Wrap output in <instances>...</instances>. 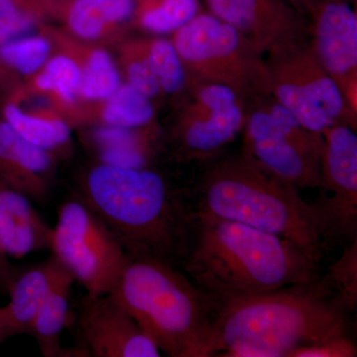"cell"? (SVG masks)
<instances>
[{
	"label": "cell",
	"instance_id": "6da1fadb",
	"mask_svg": "<svg viewBox=\"0 0 357 357\" xmlns=\"http://www.w3.org/2000/svg\"><path fill=\"white\" fill-rule=\"evenodd\" d=\"M319 260L284 237L189 206L177 266L215 301L314 280Z\"/></svg>",
	"mask_w": 357,
	"mask_h": 357
},
{
	"label": "cell",
	"instance_id": "7a4b0ae2",
	"mask_svg": "<svg viewBox=\"0 0 357 357\" xmlns=\"http://www.w3.org/2000/svg\"><path fill=\"white\" fill-rule=\"evenodd\" d=\"M215 304V356L289 357L300 347L351 335V314L321 275L304 283Z\"/></svg>",
	"mask_w": 357,
	"mask_h": 357
},
{
	"label": "cell",
	"instance_id": "3957f363",
	"mask_svg": "<svg viewBox=\"0 0 357 357\" xmlns=\"http://www.w3.org/2000/svg\"><path fill=\"white\" fill-rule=\"evenodd\" d=\"M190 208L284 237L321 261L333 243L318 203L243 151L206 168Z\"/></svg>",
	"mask_w": 357,
	"mask_h": 357
},
{
	"label": "cell",
	"instance_id": "277c9868",
	"mask_svg": "<svg viewBox=\"0 0 357 357\" xmlns=\"http://www.w3.org/2000/svg\"><path fill=\"white\" fill-rule=\"evenodd\" d=\"M77 197L107 225L129 256L178 265L189 204L159 173L98 163L84 176Z\"/></svg>",
	"mask_w": 357,
	"mask_h": 357
},
{
	"label": "cell",
	"instance_id": "5b68a950",
	"mask_svg": "<svg viewBox=\"0 0 357 357\" xmlns=\"http://www.w3.org/2000/svg\"><path fill=\"white\" fill-rule=\"evenodd\" d=\"M109 294L166 356H215V301L177 265L129 256Z\"/></svg>",
	"mask_w": 357,
	"mask_h": 357
},
{
	"label": "cell",
	"instance_id": "8992f818",
	"mask_svg": "<svg viewBox=\"0 0 357 357\" xmlns=\"http://www.w3.org/2000/svg\"><path fill=\"white\" fill-rule=\"evenodd\" d=\"M174 33L172 44L197 83L223 84L241 100L270 96L262 54L227 23L199 13Z\"/></svg>",
	"mask_w": 357,
	"mask_h": 357
},
{
	"label": "cell",
	"instance_id": "52a82bcc",
	"mask_svg": "<svg viewBox=\"0 0 357 357\" xmlns=\"http://www.w3.org/2000/svg\"><path fill=\"white\" fill-rule=\"evenodd\" d=\"M267 55L270 96L304 128L319 134L337 122L356 128V114L317 60L310 44L298 42Z\"/></svg>",
	"mask_w": 357,
	"mask_h": 357
},
{
	"label": "cell",
	"instance_id": "ba28073f",
	"mask_svg": "<svg viewBox=\"0 0 357 357\" xmlns=\"http://www.w3.org/2000/svg\"><path fill=\"white\" fill-rule=\"evenodd\" d=\"M50 250L93 296L109 294L129 259L112 230L77 197L59 208Z\"/></svg>",
	"mask_w": 357,
	"mask_h": 357
},
{
	"label": "cell",
	"instance_id": "9c48e42d",
	"mask_svg": "<svg viewBox=\"0 0 357 357\" xmlns=\"http://www.w3.org/2000/svg\"><path fill=\"white\" fill-rule=\"evenodd\" d=\"M243 151L298 189L319 188L323 135L312 132L278 102L246 116Z\"/></svg>",
	"mask_w": 357,
	"mask_h": 357
},
{
	"label": "cell",
	"instance_id": "30bf717a",
	"mask_svg": "<svg viewBox=\"0 0 357 357\" xmlns=\"http://www.w3.org/2000/svg\"><path fill=\"white\" fill-rule=\"evenodd\" d=\"M241 100L229 86L197 83L194 102L174 132L181 158L211 159L236 139L246 121Z\"/></svg>",
	"mask_w": 357,
	"mask_h": 357
},
{
	"label": "cell",
	"instance_id": "8fae6325",
	"mask_svg": "<svg viewBox=\"0 0 357 357\" xmlns=\"http://www.w3.org/2000/svg\"><path fill=\"white\" fill-rule=\"evenodd\" d=\"M324 139L319 188L331 196L317 203L332 232L333 243L357 236V135L356 128L337 122L321 133Z\"/></svg>",
	"mask_w": 357,
	"mask_h": 357
},
{
	"label": "cell",
	"instance_id": "7c38bea8",
	"mask_svg": "<svg viewBox=\"0 0 357 357\" xmlns=\"http://www.w3.org/2000/svg\"><path fill=\"white\" fill-rule=\"evenodd\" d=\"M312 42L310 44L323 69L342 91L356 114L357 17L347 1L312 2Z\"/></svg>",
	"mask_w": 357,
	"mask_h": 357
},
{
	"label": "cell",
	"instance_id": "4fadbf2b",
	"mask_svg": "<svg viewBox=\"0 0 357 357\" xmlns=\"http://www.w3.org/2000/svg\"><path fill=\"white\" fill-rule=\"evenodd\" d=\"M208 13L234 27L262 54L298 42L309 32L300 11L284 0H204Z\"/></svg>",
	"mask_w": 357,
	"mask_h": 357
},
{
	"label": "cell",
	"instance_id": "5bb4252c",
	"mask_svg": "<svg viewBox=\"0 0 357 357\" xmlns=\"http://www.w3.org/2000/svg\"><path fill=\"white\" fill-rule=\"evenodd\" d=\"M79 326L89 356L158 357L159 347L109 294H86L77 306Z\"/></svg>",
	"mask_w": 357,
	"mask_h": 357
},
{
	"label": "cell",
	"instance_id": "9a60e30c",
	"mask_svg": "<svg viewBox=\"0 0 357 357\" xmlns=\"http://www.w3.org/2000/svg\"><path fill=\"white\" fill-rule=\"evenodd\" d=\"M53 155L28 142L0 121V184L44 203L50 192Z\"/></svg>",
	"mask_w": 357,
	"mask_h": 357
},
{
	"label": "cell",
	"instance_id": "2e32d148",
	"mask_svg": "<svg viewBox=\"0 0 357 357\" xmlns=\"http://www.w3.org/2000/svg\"><path fill=\"white\" fill-rule=\"evenodd\" d=\"M31 199L0 184V244L8 257L50 250L53 227L30 203Z\"/></svg>",
	"mask_w": 357,
	"mask_h": 357
},
{
	"label": "cell",
	"instance_id": "e0dca14e",
	"mask_svg": "<svg viewBox=\"0 0 357 357\" xmlns=\"http://www.w3.org/2000/svg\"><path fill=\"white\" fill-rule=\"evenodd\" d=\"M68 273L63 265L51 255L48 259L16 276L8 292L10 295L8 304L0 307V314L11 335L28 333L39 307Z\"/></svg>",
	"mask_w": 357,
	"mask_h": 357
},
{
	"label": "cell",
	"instance_id": "ac0fdd59",
	"mask_svg": "<svg viewBox=\"0 0 357 357\" xmlns=\"http://www.w3.org/2000/svg\"><path fill=\"white\" fill-rule=\"evenodd\" d=\"M139 129L105 124L95 129L89 139L100 163L119 168H147L153 154V136Z\"/></svg>",
	"mask_w": 357,
	"mask_h": 357
},
{
	"label": "cell",
	"instance_id": "d6986e66",
	"mask_svg": "<svg viewBox=\"0 0 357 357\" xmlns=\"http://www.w3.org/2000/svg\"><path fill=\"white\" fill-rule=\"evenodd\" d=\"M74 283V277L70 273L66 275L45 299L30 326L28 333L36 340L42 356H67V349H63L61 337L69 319Z\"/></svg>",
	"mask_w": 357,
	"mask_h": 357
},
{
	"label": "cell",
	"instance_id": "ffe728a7",
	"mask_svg": "<svg viewBox=\"0 0 357 357\" xmlns=\"http://www.w3.org/2000/svg\"><path fill=\"white\" fill-rule=\"evenodd\" d=\"M135 9V0H72L66 20L79 38L96 40L128 20Z\"/></svg>",
	"mask_w": 357,
	"mask_h": 357
},
{
	"label": "cell",
	"instance_id": "44dd1931",
	"mask_svg": "<svg viewBox=\"0 0 357 357\" xmlns=\"http://www.w3.org/2000/svg\"><path fill=\"white\" fill-rule=\"evenodd\" d=\"M4 117L21 137L50 153L64 149L70 143L69 126L58 117L29 114L14 105H7Z\"/></svg>",
	"mask_w": 357,
	"mask_h": 357
},
{
	"label": "cell",
	"instance_id": "7402d4cb",
	"mask_svg": "<svg viewBox=\"0 0 357 357\" xmlns=\"http://www.w3.org/2000/svg\"><path fill=\"white\" fill-rule=\"evenodd\" d=\"M198 13V0H140L134 14L143 29L166 34L177 31Z\"/></svg>",
	"mask_w": 357,
	"mask_h": 357
},
{
	"label": "cell",
	"instance_id": "603a6c76",
	"mask_svg": "<svg viewBox=\"0 0 357 357\" xmlns=\"http://www.w3.org/2000/svg\"><path fill=\"white\" fill-rule=\"evenodd\" d=\"M105 126L126 128H142L154 117L150 98L129 84H124L105 100L102 112Z\"/></svg>",
	"mask_w": 357,
	"mask_h": 357
},
{
	"label": "cell",
	"instance_id": "cb8c5ba5",
	"mask_svg": "<svg viewBox=\"0 0 357 357\" xmlns=\"http://www.w3.org/2000/svg\"><path fill=\"white\" fill-rule=\"evenodd\" d=\"M121 86V74L112 56L100 49L91 51L82 67L79 98L105 100Z\"/></svg>",
	"mask_w": 357,
	"mask_h": 357
},
{
	"label": "cell",
	"instance_id": "d4e9b609",
	"mask_svg": "<svg viewBox=\"0 0 357 357\" xmlns=\"http://www.w3.org/2000/svg\"><path fill=\"white\" fill-rule=\"evenodd\" d=\"M321 280L330 289L340 304L351 314L357 307V236L345 243L340 258L321 274Z\"/></svg>",
	"mask_w": 357,
	"mask_h": 357
},
{
	"label": "cell",
	"instance_id": "484cf974",
	"mask_svg": "<svg viewBox=\"0 0 357 357\" xmlns=\"http://www.w3.org/2000/svg\"><path fill=\"white\" fill-rule=\"evenodd\" d=\"M81 77L82 67L75 59L59 55L45 63L35 86L41 91L53 93L65 105H73L79 98Z\"/></svg>",
	"mask_w": 357,
	"mask_h": 357
},
{
	"label": "cell",
	"instance_id": "4316f807",
	"mask_svg": "<svg viewBox=\"0 0 357 357\" xmlns=\"http://www.w3.org/2000/svg\"><path fill=\"white\" fill-rule=\"evenodd\" d=\"M146 55L161 86V91L178 93L187 82V70L172 42L154 40L148 45Z\"/></svg>",
	"mask_w": 357,
	"mask_h": 357
},
{
	"label": "cell",
	"instance_id": "83f0119b",
	"mask_svg": "<svg viewBox=\"0 0 357 357\" xmlns=\"http://www.w3.org/2000/svg\"><path fill=\"white\" fill-rule=\"evenodd\" d=\"M50 52V42L41 36H23L0 45V59L23 75L36 73Z\"/></svg>",
	"mask_w": 357,
	"mask_h": 357
},
{
	"label": "cell",
	"instance_id": "f1b7e54d",
	"mask_svg": "<svg viewBox=\"0 0 357 357\" xmlns=\"http://www.w3.org/2000/svg\"><path fill=\"white\" fill-rule=\"evenodd\" d=\"M126 69L128 84L131 86L148 98L158 95L161 86L148 60L145 49L137 50L129 56Z\"/></svg>",
	"mask_w": 357,
	"mask_h": 357
},
{
	"label": "cell",
	"instance_id": "f546056e",
	"mask_svg": "<svg viewBox=\"0 0 357 357\" xmlns=\"http://www.w3.org/2000/svg\"><path fill=\"white\" fill-rule=\"evenodd\" d=\"M357 347L351 335L328 338L291 352L289 357H356Z\"/></svg>",
	"mask_w": 357,
	"mask_h": 357
},
{
	"label": "cell",
	"instance_id": "4dcf8cb0",
	"mask_svg": "<svg viewBox=\"0 0 357 357\" xmlns=\"http://www.w3.org/2000/svg\"><path fill=\"white\" fill-rule=\"evenodd\" d=\"M37 20L36 13L30 9H18L0 16V45L25 36L35 27Z\"/></svg>",
	"mask_w": 357,
	"mask_h": 357
},
{
	"label": "cell",
	"instance_id": "1f68e13d",
	"mask_svg": "<svg viewBox=\"0 0 357 357\" xmlns=\"http://www.w3.org/2000/svg\"><path fill=\"white\" fill-rule=\"evenodd\" d=\"M16 276L8 255L0 244V292L8 293Z\"/></svg>",
	"mask_w": 357,
	"mask_h": 357
},
{
	"label": "cell",
	"instance_id": "d6a6232c",
	"mask_svg": "<svg viewBox=\"0 0 357 357\" xmlns=\"http://www.w3.org/2000/svg\"><path fill=\"white\" fill-rule=\"evenodd\" d=\"M18 9L33 10L31 7L26 6V0H0V16L13 13Z\"/></svg>",
	"mask_w": 357,
	"mask_h": 357
},
{
	"label": "cell",
	"instance_id": "836d02e7",
	"mask_svg": "<svg viewBox=\"0 0 357 357\" xmlns=\"http://www.w3.org/2000/svg\"><path fill=\"white\" fill-rule=\"evenodd\" d=\"M13 337L10 331L7 328L6 324L4 323L3 319L0 316V344L7 337Z\"/></svg>",
	"mask_w": 357,
	"mask_h": 357
},
{
	"label": "cell",
	"instance_id": "e575fe53",
	"mask_svg": "<svg viewBox=\"0 0 357 357\" xmlns=\"http://www.w3.org/2000/svg\"><path fill=\"white\" fill-rule=\"evenodd\" d=\"M290 3L292 4H299V6H304L307 7V9H310L312 4V0H288Z\"/></svg>",
	"mask_w": 357,
	"mask_h": 357
},
{
	"label": "cell",
	"instance_id": "d590c367",
	"mask_svg": "<svg viewBox=\"0 0 357 357\" xmlns=\"http://www.w3.org/2000/svg\"><path fill=\"white\" fill-rule=\"evenodd\" d=\"M326 1H347V2H349V0H326Z\"/></svg>",
	"mask_w": 357,
	"mask_h": 357
}]
</instances>
